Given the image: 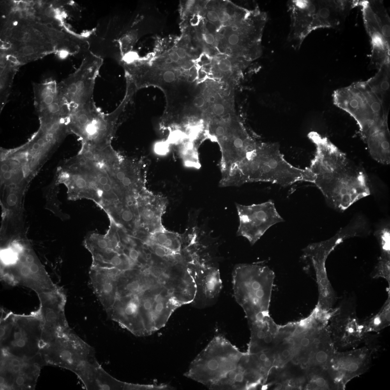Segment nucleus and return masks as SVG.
<instances>
[{"mask_svg":"<svg viewBox=\"0 0 390 390\" xmlns=\"http://www.w3.org/2000/svg\"><path fill=\"white\" fill-rule=\"evenodd\" d=\"M309 136L316 147L308 167L313 175V183L329 205L344 211L370 194L368 177L363 167L327 138L315 133Z\"/></svg>","mask_w":390,"mask_h":390,"instance_id":"nucleus-1","label":"nucleus"},{"mask_svg":"<svg viewBox=\"0 0 390 390\" xmlns=\"http://www.w3.org/2000/svg\"><path fill=\"white\" fill-rule=\"evenodd\" d=\"M275 274L269 268L255 264H240L233 273L234 295L245 313L249 324L260 323L270 318Z\"/></svg>","mask_w":390,"mask_h":390,"instance_id":"nucleus-2","label":"nucleus"},{"mask_svg":"<svg viewBox=\"0 0 390 390\" xmlns=\"http://www.w3.org/2000/svg\"><path fill=\"white\" fill-rule=\"evenodd\" d=\"M334 104L353 117L364 142L383 131L388 125L382 101L366 81L336 90Z\"/></svg>","mask_w":390,"mask_h":390,"instance_id":"nucleus-3","label":"nucleus"},{"mask_svg":"<svg viewBox=\"0 0 390 390\" xmlns=\"http://www.w3.org/2000/svg\"><path fill=\"white\" fill-rule=\"evenodd\" d=\"M242 170L245 182L264 181L285 186L297 182L313 181L308 168L301 169L288 163L276 144L256 145Z\"/></svg>","mask_w":390,"mask_h":390,"instance_id":"nucleus-4","label":"nucleus"},{"mask_svg":"<svg viewBox=\"0 0 390 390\" xmlns=\"http://www.w3.org/2000/svg\"><path fill=\"white\" fill-rule=\"evenodd\" d=\"M243 354L223 337L216 336L191 362L184 375L210 389L220 390Z\"/></svg>","mask_w":390,"mask_h":390,"instance_id":"nucleus-5","label":"nucleus"},{"mask_svg":"<svg viewBox=\"0 0 390 390\" xmlns=\"http://www.w3.org/2000/svg\"><path fill=\"white\" fill-rule=\"evenodd\" d=\"M13 243V257L1 264L2 279L10 284L29 288L37 294L57 289L27 239Z\"/></svg>","mask_w":390,"mask_h":390,"instance_id":"nucleus-6","label":"nucleus"},{"mask_svg":"<svg viewBox=\"0 0 390 390\" xmlns=\"http://www.w3.org/2000/svg\"><path fill=\"white\" fill-rule=\"evenodd\" d=\"M41 353L47 365L68 369L78 377L96 361L92 348L70 329L48 339Z\"/></svg>","mask_w":390,"mask_h":390,"instance_id":"nucleus-7","label":"nucleus"},{"mask_svg":"<svg viewBox=\"0 0 390 390\" xmlns=\"http://www.w3.org/2000/svg\"><path fill=\"white\" fill-rule=\"evenodd\" d=\"M10 328L1 342V353L30 358L41 353L44 343L43 323L38 311L31 315L7 313Z\"/></svg>","mask_w":390,"mask_h":390,"instance_id":"nucleus-8","label":"nucleus"},{"mask_svg":"<svg viewBox=\"0 0 390 390\" xmlns=\"http://www.w3.org/2000/svg\"><path fill=\"white\" fill-rule=\"evenodd\" d=\"M103 63L101 57L90 52L77 70L58 84L60 94L71 112L94 102L95 84Z\"/></svg>","mask_w":390,"mask_h":390,"instance_id":"nucleus-9","label":"nucleus"},{"mask_svg":"<svg viewBox=\"0 0 390 390\" xmlns=\"http://www.w3.org/2000/svg\"><path fill=\"white\" fill-rule=\"evenodd\" d=\"M1 354V389H34L42 367L47 365L42 355L24 358Z\"/></svg>","mask_w":390,"mask_h":390,"instance_id":"nucleus-10","label":"nucleus"},{"mask_svg":"<svg viewBox=\"0 0 390 390\" xmlns=\"http://www.w3.org/2000/svg\"><path fill=\"white\" fill-rule=\"evenodd\" d=\"M239 225L237 234L245 237L253 245L268 230L284 221L271 201L259 204L236 205Z\"/></svg>","mask_w":390,"mask_h":390,"instance_id":"nucleus-11","label":"nucleus"},{"mask_svg":"<svg viewBox=\"0 0 390 390\" xmlns=\"http://www.w3.org/2000/svg\"><path fill=\"white\" fill-rule=\"evenodd\" d=\"M374 349L369 346L346 351H336L326 368L339 390L345 389L350 380L368 370Z\"/></svg>","mask_w":390,"mask_h":390,"instance_id":"nucleus-12","label":"nucleus"},{"mask_svg":"<svg viewBox=\"0 0 390 390\" xmlns=\"http://www.w3.org/2000/svg\"><path fill=\"white\" fill-rule=\"evenodd\" d=\"M329 321L328 332L336 351L354 349L368 340V333L364 331L354 307H339Z\"/></svg>","mask_w":390,"mask_h":390,"instance_id":"nucleus-13","label":"nucleus"},{"mask_svg":"<svg viewBox=\"0 0 390 390\" xmlns=\"http://www.w3.org/2000/svg\"><path fill=\"white\" fill-rule=\"evenodd\" d=\"M333 249L328 241L311 244L303 250L304 258L312 262L314 269L319 291L317 305L323 310H331L337 296L328 277L325 267L327 257Z\"/></svg>","mask_w":390,"mask_h":390,"instance_id":"nucleus-14","label":"nucleus"},{"mask_svg":"<svg viewBox=\"0 0 390 390\" xmlns=\"http://www.w3.org/2000/svg\"><path fill=\"white\" fill-rule=\"evenodd\" d=\"M38 310L43 323V331L49 335L70 329L64 313L66 298L59 288L37 294Z\"/></svg>","mask_w":390,"mask_h":390,"instance_id":"nucleus-15","label":"nucleus"},{"mask_svg":"<svg viewBox=\"0 0 390 390\" xmlns=\"http://www.w3.org/2000/svg\"><path fill=\"white\" fill-rule=\"evenodd\" d=\"M196 288L193 302L201 300L204 305L216 298L222 288L220 271L213 260L188 264Z\"/></svg>","mask_w":390,"mask_h":390,"instance_id":"nucleus-16","label":"nucleus"},{"mask_svg":"<svg viewBox=\"0 0 390 390\" xmlns=\"http://www.w3.org/2000/svg\"><path fill=\"white\" fill-rule=\"evenodd\" d=\"M357 7L361 8L364 25L370 40L371 54L369 68L378 70L383 64L390 62V43L383 34L368 1H357Z\"/></svg>","mask_w":390,"mask_h":390,"instance_id":"nucleus-17","label":"nucleus"},{"mask_svg":"<svg viewBox=\"0 0 390 390\" xmlns=\"http://www.w3.org/2000/svg\"><path fill=\"white\" fill-rule=\"evenodd\" d=\"M291 20L288 40L299 49L311 33L310 28L318 8V1H290L288 2Z\"/></svg>","mask_w":390,"mask_h":390,"instance_id":"nucleus-18","label":"nucleus"},{"mask_svg":"<svg viewBox=\"0 0 390 390\" xmlns=\"http://www.w3.org/2000/svg\"><path fill=\"white\" fill-rule=\"evenodd\" d=\"M357 7V1H318V8L310 27V32L323 28L340 30L350 11Z\"/></svg>","mask_w":390,"mask_h":390,"instance_id":"nucleus-19","label":"nucleus"},{"mask_svg":"<svg viewBox=\"0 0 390 390\" xmlns=\"http://www.w3.org/2000/svg\"><path fill=\"white\" fill-rule=\"evenodd\" d=\"M122 271L116 268L91 267L89 276L93 290L107 313L116 299L117 284Z\"/></svg>","mask_w":390,"mask_h":390,"instance_id":"nucleus-20","label":"nucleus"},{"mask_svg":"<svg viewBox=\"0 0 390 390\" xmlns=\"http://www.w3.org/2000/svg\"><path fill=\"white\" fill-rule=\"evenodd\" d=\"M34 105L38 114L61 96L59 85L54 81L50 80L36 84L33 87Z\"/></svg>","mask_w":390,"mask_h":390,"instance_id":"nucleus-21","label":"nucleus"},{"mask_svg":"<svg viewBox=\"0 0 390 390\" xmlns=\"http://www.w3.org/2000/svg\"><path fill=\"white\" fill-rule=\"evenodd\" d=\"M390 62L380 67L374 77L366 81L372 91L377 95L384 106V101L390 89Z\"/></svg>","mask_w":390,"mask_h":390,"instance_id":"nucleus-22","label":"nucleus"},{"mask_svg":"<svg viewBox=\"0 0 390 390\" xmlns=\"http://www.w3.org/2000/svg\"><path fill=\"white\" fill-rule=\"evenodd\" d=\"M390 290L388 296L380 310L372 317L362 321L361 324L366 333L371 332H378L390 325Z\"/></svg>","mask_w":390,"mask_h":390,"instance_id":"nucleus-23","label":"nucleus"},{"mask_svg":"<svg viewBox=\"0 0 390 390\" xmlns=\"http://www.w3.org/2000/svg\"><path fill=\"white\" fill-rule=\"evenodd\" d=\"M368 3L377 19L383 34L390 43V18L382 1H368Z\"/></svg>","mask_w":390,"mask_h":390,"instance_id":"nucleus-24","label":"nucleus"},{"mask_svg":"<svg viewBox=\"0 0 390 390\" xmlns=\"http://www.w3.org/2000/svg\"><path fill=\"white\" fill-rule=\"evenodd\" d=\"M373 279L380 278L387 280L390 287V259L381 257L380 260L372 274Z\"/></svg>","mask_w":390,"mask_h":390,"instance_id":"nucleus-25","label":"nucleus"},{"mask_svg":"<svg viewBox=\"0 0 390 390\" xmlns=\"http://www.w3.org/2000/svg\"><path fill=\"white\" fill-rule=\"evenodd\" d=\"M154 239L158 245L163 247L172 252H176L180 249L179 242L170 238L167 234L162 232L156 233L154 236Z\"/></svg>","mask_w":390,"mask_h":390,"instance_id":"nucleus-26","label":"nucleus"},{"mask_svg":"<svg viewBox=\"0 0 390 390\" xmlns=\"http://www.w3.org/2000/svg\"><path fill=\"white\" fill-rule=\"evenodd\" d=\"M218 67L221 71H230L232 68V64L229 60L227 59H221L218 62Z\"/></svg>","mask_w":390,"mask_h":390,"instance_id":"nucleus-27","label":"nucleus"},{"mask_svg":"<svg viewBox=\"0 0 390 390\" xmlns=\"http://www.w3.org/2000/svg\"><path fill=\"white\" fill-rule=\"evenodd\" d=\"M130 259L133 262L136 263L138 262L140 257V253L137 250L135 249H131L128 250L126 254Z\"/></svg>","mask_w":390,"mask_h":390,"instance_id":"nucleus-28","label":"nucleus"},{"mask_svg":"<svg viewBox=\"0 0 390 390\" xmlns=\"http://www.w3.org/2000/svg\"><path fill=\"white\" fill-rule=\"evenodd\" d=\"M141 216L144 220L149 221L153 220L155 216V213L151 210L146 209L142 211Z\"/></svg>","mask_w":390,"mask_h":390,"instance_id":"nucleus-29","label":"nucleus"},{"mask_svg":"<svg viewBox=\"0 0 390 390\" xmlns=\"http://www.w3.org/2000/svg\"><path fill=\"white\" fill-rule=\"evenodd\" d=\"M175 73L171 71H167L164 73L163 78L166 82L172 83L175 80Z\"/></svg>","mask_w":390,"mask_h":390,"instance_id":"nucleus-30","label":"nucleus"},{"mask_svg":"<svg viewBox=\"0 0 390 390\" xmlns=\"http://www.w3.org/2000/svg\"><path fill=\"white\" fill-rule=\"evenodd\" d=\"M167 250L163 247L159 245L154 248V251L157 255L160 257H164L168 255Z\"/></svg>","mask_w":390,"mask_h":390,"instance_id":"nucleus-31","label":"nucleus"},{"mask_svg":"<svg viewBox=\"0 0 390 390\" xmlns=\"http://www.w3.org/2000/svg\"><path fill=\"white\" fill-rule=\"evenodd\" d=\"M219 20L221 22H225L228 21L230 18V15L227 11H222L218 13Z\"/></svg>","mask_w":390,"mask_h":390,"instance_id":"nucleus-32","label":"nucleus"},{"mask_svg":"<svg viewBox=\"0 0 390 390\" xmlns=\"http://www.w3.org/2000/svg\"><path fill=\"white\" fill-rule=\"evenodd\" d=\"M207 17L211 22H216L219 20L218 13L215 11H209L207 13Z\"/></svg>","mask_w":390,"mask_h":390,"instance_id":"nucleus-33","label":"nucleus"},{"mask_svg":"<svg viewBox=\"0 0 390 390\" xmlns=\"http://www.w3.org/2000/svg\"><path fill=\"white\" fill-rule=\"evenodd\" d=\"M225 107L221 104H216L214 105L213 108V111L214 114L217 115H220L223 114L225 111Z\"/></svg>","mask_w":390,"mask_h":390,"instance_id":"nucleus-34","label":"nucleus"},{"mask_svg":"<svg viewBox=\"0 0 390 390\" xmlns=\"http://www.w3.org/2000/svg\"><path fill=\"white\" fill-rule=\"evenodd\" d=\"M205 100L204 98L201 96H198L195 98L193 101L194 105L196 107H202L205 104Z\"/></svg>","mask_w":390,"mask_h":390,"instance_id":"nucleus-35","label":"nucleus"},{"mask_svg":"<svg viewBox=\"0 0 390 390\" xmlns=\"http://www.w3.org/2000/svg\"><path fill=\"white\" fill-rule=\"evenodd\" d=\"M239 37L236 34H232L230 35L228 39V43L232 45H235L239 43Z\"/></svg>","mask_w":390,"mask_h":390,"instance_id":"nucleus-36","label":"nucleus"},{"mask_svg":"<svg viewBox=\"0 0 390 390\" xmlns=\"http://www.w3.org/2000/svg\"><path fill=\"white\" fill-rule=\"evenodd\" d=\"M204 39L205 42L210 45L213 44L215 41L214 36L211 34H206L204 36Z\"/></svg>","mask_w":390,"mask_h":390,"instance_id":"nucleus-37","label":"nucleus"},{"mask_svg":"<svg viewBox=\"0 0 390 390\" xmlns=\"http://www.w3.org/2000/svg\"><path fill=\"white\" fill-rule=\"evenodd\" d=\"M176 52L178 55L180 59H183L185 58L187 55V52L186 50L184 48L182 47L177 48Z\"/></svg>","mask_w":390,"mask_h":390,"instance_id":"nucleus-38","label":"nucleus"},{"mask_svg":"<svg viewBox=\"0 0 390 390\" xmlns=\"http://www.w3.org/2000/svg\"><path fill=\"white\" fill-rule=\"evenodd\" d=\"M34 48L31 46H27L23 49V53L26 55H29L34 53Z\"/></svg>","mask_w":390,"mask_h":390,"instance_id":"nucleus-39","label":"nucleus"},{"mask_svg":"<svg viewBox=\"0 0 390 390\" xmlns=\"http://www.w3.org/2000/svg\"><path fill=\"white\" fill-rule=\"evenodd\" d=\"M257 338L259 340H263L266 334L264 331L263 330V328L257 329Z\"/></svg>","mask_w":390,"mask_h":390,"instance_id":"nucleus-40","label":"nucleus"},{"mask_svg":"<svg viewBox=\"0 0 390 390\" xmlns=\"http://www.w3.org/2000/svg\"><path fill=\"white\" fill-rule=\"evenodd\" d=\"M170 58L173 62H177L179 60V57L176 52H172L169 55Z\"/></svg>","mask_w":390,"mask_h":390,"instance_id":"nucleus-41","label":"nucleus"},{"mask_svg":"<svg viewBox=\"0 0 390 390\" xmlns=\"http://www.w3.org/2000/svg\"><path fill=\"white\" fill-rule=\"evenodd\" d=\"M99 182L101 187L108 183V180L106 176H101L99 179Z\"/></svg>","mask_w":390,"mask_h":390,"instance_id":"nucleus-42","label":"nucleus"},{"mask_svg":"<svg viewBox=\"0 0 390 390\" xmlns=\"http://www.w3.org/2000/svg\"><path fill=\"white\" fill-rule=\"evenodd\" d=\"M310 339L308 338H304L302 339L301 344L303 347H306L310 345Z\"/></svg>","mask_w":390,"mask_h":390,"instance_id":"nucleus-43","label":"nucleus"},{"mask_svg":"<svg viewBox=\"0 0 390 390\" xmlns=\"http://www.w3.org/2000/svg\"><path fill=\"white\" fill-rule=\"evenodd\" d=\"M216 132L217 135L219 136H222L224 134L225 130L223 127L219 126L216 129Z\"/></svg>","mask_w":390,"mask_h":390,"instance_id":"nucleus-44","label":"nucleus"},{"mask_svg":"<svg viewBox=\"0 0 390 390\" xmlns=\"http://www.w3.org/2000/svg\"><path fill=\"white\" fill-rule=\"evenodd\" d=\"M83 156L86 159H91L93 156V152L91 151H87L84 152Z\"/></svg>","mask_w":390,"mask_h":390,"instance_id":"nucleus-45","label":"nucleus"},{"mask_svg":"<svg viewBox=\"0 0 390 390\" xmlns=\"http://www.w3.org/2000/svg\"><path fill=\"white\" fill-rule=\"evenodd\" d=\"M122 183L125 186H128L130 185L131 184V180L129 178L126 177L121 181Z\"/></svg>","mask_w":390,"mask_h":390,"instance_id":"nucleus-46","label":"nucleus"},{"mask_svg":"<svg viewBox=\"0 0 390 390\" xmlns=\"http://www.w3.org/2000/svg\"><path fill=\"white\" fill-rule=\"evenodd\" d=\"M126 175L125 173L122 171H120L117 173L116 174V177L117 179L119 180H123L125 178Z\"/></svg>","mask_w":390,"mask_h":390,"instance_id":"nucleus-47","label":"nucleus"},{"mask_svg":"<svg viewBox=\"0 0 390 390\" xmlns=\"http://www.w3.org/2000/svg\"><path fill=\"white\" fill-rule=\"evenodd\" d=\"M264 342L267 343H269L272 342V338L271 335L267 334L266 335L264 339Z\"/></svg>","mask_w":390,"mask_h":390,"instance_id":"nucleus-48","label":"nucleus"},{"mask_svg":"<svg viewBox=\"0 0 390 390\" xmlns=\"http://www.w3.org/2000/svg\"><path fill=\"white\" fill-rule=\"evenodd\" d=\"M230 117V114H227L221 116V119H222L223 121L227 122L229 121Z\"/></svg>","mask_w":390,"mask_h":390,"instance_id":"nucleus-49","label":"nucleus"},{"mask_svg":"<svg viewBox=\"0 0 390 390\" xmlns=\"http://www.w3.org/2000/svg\"><path fill=\"white\" fill-rule=\"evenodd\" d=\"M264 362V365L266 368H269L270 367L272 364V362L270 360L267 358L266 361Z\"/></svg>","mask_w":390,"mask_h":390,"instance_id":"nucleus-50","label":"nucleus"},{"mask_svg":"<svg viewBox=\"0 0 390 390\" xmlns=\"http://www.w3.org/2000/svg\"><path fill=\"white\" fill-rule=\"evenodd\" d=\"M259 358L260 360L263 362H264L265 361H266L268 358L266 354L264 353H262V354H260L259 356Z\"/></svg>","mask_w":390,"mask_h":390,"instance_id":"nucleus-51","label":"nucleus"},{"mask_svg":"<svg viewBox=\"0 0 390 390\" xmlns=\"http://www.w3.org/2000/svg\"><path fill=\"white\" fill-rule=\"evenodd\" d=\"M290 354L289 351L288 349L284 350L282 353L283 356L285 357H287L289 356Z\"/></svg>","mask_w":390,"mask_h":390,"instance_id":"nucleus-52","label":"nucleus"},{"mask_svg":"<svg viewBox=\"0 0 390 390\" xmlns=\"http://www.w3.org/2000/svg\"><path fill=\"white\" fill-rule=\"evenodd\" d=\"M282 385L280 383H278L276 385L275 389L276 390H280L282 388Z\"/></svg>","mask_w":390,"mask_h":390,"instance_id":"nucleus-53","label":"nucleus"},{"mask_svg":"<svg viewBox=\"0 0 390 390\" xmlns=\"http://www.w3.org/2000/svg\"><path fill=\"white\" fill-rule=\"evenodd\" d=\"M165 62L166 63L170 64L172 63L173 62L172 60L169 57L165 59Z\"/></svg>","mask_w":390,"mask_h":390,"instance_id":"nucleus-54","label":"nucleus"},{"mask_svg":"<svg viewBox=\"0 0 390 390\" xmlns=\"http://www.w3.org/2000/svg\"><path fill=\"white\" fill-rule=\"evenodd\" d=\"M209 100L211 102L214 103L215 100V98L214 96H211Z\"/></svg>","mask_w":390,"mask_h":390,"instance_id":"nucleus-55","label":"nucleus"},{"mask_svg":"<svg viewBox=\"0 0 390 390\" xmlns=\"http://www.w3.org/2000/svg\"><path fill=\"white\" fill-rule=\"evenodd\" d=\"M301 367L302 368L305 369L307 368H308V363H302V365H301Z\"/></svg>","mask_w":390,"mask_h":390,"instance_id":"nucleus-56","label":"nucleus"},{"mask_svg":"<svg viewBox=\"0 0 390 390\" xmlns=\"http://www.w3.org/2000/svg\"><path fill=\"white\" fill-rule=\"evenodd\" d=\"M269 349H264L262 350L261 353L266 354L269 351Z\"/></svg>","mask_w":390,"mask_h":390,"instance_id":"nucleus-57","label":"nucleus"},{"mask_svg":"<svg viewBox=\"0 0 390 390\" xmlns=\"http://www.w3.org/2000/svg\"><path fill=\"white\" fill-rule=\"evenodd\" d=\"M285 389L287 390H292V387L291 386H290V385H288L285 387Z\"/></svg>","mask_w":390,"mask_h":390,"instance_id":"nucleus-58","label":"nucleus"},{"mask_svg":"<svg viewBox=\"0 0 390 390\" xmlns=\"http://www.w3.org/2000/svg\"><path fill=\"white\" fill-rule=\"evenodd\" d=\"M232 29L233 31H236L238 30V27L236 26H234L232 27Z\"/></svg>","mask_w":390,"mask_h":390,"instance_id":"nucleus-59","label":"nucleus"},{"mask_svg":"<svg viewBox=\"0 0 390 390\" xmlns=\"http://www.w3.org/2000/svg\"><path fill=\"white\" fill-rule=\"evenodd\" d=\"M107 159H103V163H106L107 162Z\"/></svg>","mask_w":390,"mask_h":390,"instance_id":"nucleus-60","label":"nucleus"}]
</instances>
